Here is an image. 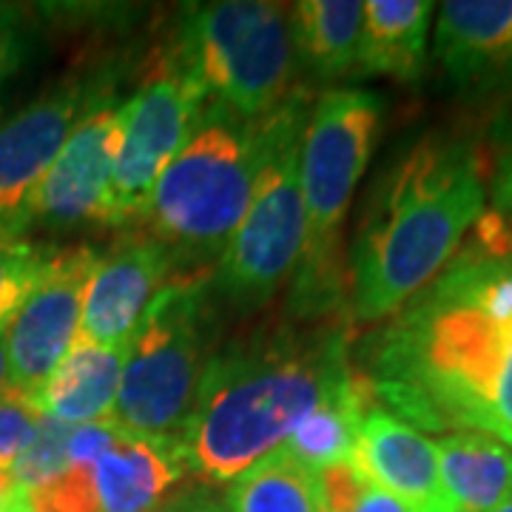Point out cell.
I'll return each instance as SVG.
<instances>
[{
    "instance_id": "1",
    "label": "cell",
    "mask_w": 512,
    "mask_h": 512,
    "mask_svg": "<svg viewBox=\"0 0 512 512\" xmlns=\"http://www.w3.org/2000/svg\"><path fill=\"white\" fill-rule=\"evenodd\" d=\"M373 399L427 433H484L512 450V225L498 214L365 348Z\"/></svg>"
},
{
    "instance_id": "28",
    "label": "cell",
    "mask_w": 512,
    "mask_h": 512,
    "mask_svg": "<svg viewBox=\"0 0 512 512\" xmlns=\"http://www.w3.org/2000/svg\"><path fill=\"white\" fill-rule=\"evenodd\" d=\"M32 46V26L23 6L0 3V89L18 74Z\"/></svg>"
},
{
    "instance_id": "2",
    "label": "cell",
    "mask_w": 512,
    "mask_h": 512,
    "mask_svg": "<svg viewBox=\"0 0 512 512\" xmlns=\"http://www.w3.org/2000/svg\"><path fill=\"white\" fill-rule=\"evenodd\" d=\"M350 379L342 319L259 330L211 353L194 413L177 436L188 473L231 484Z\"/></svg>"
},
{
    "instance_id": "16",
    "label": "cell",
    "mask_w": 512,
    "mask_h": 512,
    "mask_svg": "<svg viewBox=\"0 0 512 512\" xmlns=\"http://www.w3.org/2000/svg\"><path fill=\"white\" fill-rule=\"evenodd\" d=\"M433 52L456 83H478L512 66V0H447Z\"/></svg>"
},
{
    "instance_id": "19",
    "label": "cell",
    "mask_w": 512,
    "mask_h": 512,
    "mask_svg": "<svg viewBox=\"0 0 512 512\" xmlns=\"http://www.w3.org/2000/svg\"><path fill=\"white\" fill-rule=\"evenodd\" d=\"M436 3L430 0H370L362 18L359 74L416 80L427 63V35Z\"/></svg>"
},
{
    "instance_id": "29",
    "label": "cell",
    "mask_w": 512,
    "mask_h": 512,
    "mask_svg": "<svg viewBox=\"0 0 512 512\" xmlns=\"http://www.w3.org/2000/svg\"><path fill=\"white\" fill-rule=\"evenodd\" d=\"M490 197H493L495 214L512 225V151H507L493 171L490 183Z\"/></svg>"
},
{
    "instance_id": "24",
    "label": "cell",
    "mask_w": 512,
    "mask_h": 512,
    "mask_svg": "<svg viewBox=\"0 0 512 512\" xmlns=\"http://www.w3.org/2000/svg\"><path fill=\"white\" fill-rule=\"evenodd\" d=\"M74 424H60L52 419H40L32 441L9 467L23 493H32L69 470V439Z\"/></svg>"
},
{
    "instance_id": "31",
    "label": "cell",
    "mask_w": 512,
    "mask_h": 512,
    "mask_svg": "<svg viewBox=\"0 0 512 512\" xmlns=\"http://www.w3.org/2000/svg\"><path fill=\"white\" fill-rule=\"evenodd\" d=\"M9 325V322H6ZM6 325H0V399L9 396V359H6Z\"/></svg>"
},
{
    "instance_id": "5",
    "label": "cell",
    "mask_w": 512,
    "mask_h": 512,
    "mask_svg": "<svg viewBox=\"0 0 512 512\" xmlns=\"http://www.w3.org/2000/svg\"><path fill=\"white\" fill-rule=\"evenodd\" d=\"M379 128L382 97L365 89H330L311 106L299 157L305 245L288 302L302 322L330 319L348 305L342 225L373 157Z\"/></svg>"
},
{
    "instance_id": "9",
    "label": "cell",
    "mask_w": 512,
    "mask_h": 512,
    "mask_svg": "<svg viewBox=\"0 0 512 512\" xmlns=\"http://www.w3.org/2000/svg\"><path fill=\"white\" fill-rule=\"evenodd\" d=\"M208 97L177 52L123 100V134L111 180V225H140L151 191L200 123Z\"/></svg>"
},
{
    "instance_id": "34",
    "label": "cell",
    "mask_w": 512,
    "mask_h": 512,
    "mask_svg": "<svg viewBox=\"0 0 512 512\" xmlns=\"http://www.w3.org/2000/svg\"><path fill=\"white\" fill-rule=\"evenodd\" d=\"M439 512H464V510H456V507H444V510H439Z\"/></svg>"
},
{
    "instance_id": "33",
    "label": "cell",
    "mask_w": 512,
    "mask_h": 512,
    "mask_svg": "<svg viewBox=\"0 0 512 512\" xmlns=\"http://www.w3.org/2000/svg\"><path fill=\"white\" fill-rule=\"evenodd\" d=\"M498 512H512V501H510V504H504V507H501Z\"/></svg>"
},
{
    "instance_id": "3",
    "label": "cell",
    "mask_w": 512,
    "mask_h": 512,
    "mask_svg": "<svg viewBox=\"0 0 512 512\" xmlns=\"http://www.w3.org/2000/svg\"><path fill=\"white\" fill-rule=\"evenodd\" d=\"M487 185L476 148L427 137L373 188L348 251V308L384 322L433 282L484 217Z\"/></svg>"
},
{
    "instance_id": "22",
    "label": "cell",
    "mask_w": 512,
    "mask_h": 512,
    "mask_svg": "<svg viewBox=\"0 0 512 512\" xmlns=\"http://www.w3.org/2000/svg\"><path fill=\"white\" fill-rule=\"evenodd\" d=\"M225 512H322L316 473L279 447L228 484Z\"/></svg>"
},
{
    "instance_id": "17",
    "label": "cell",
    "mask_w": 512,
    "mask_h": 512,
    "mask_svg": "<svg viewBox=\"0 0 512 512\" xmlns=\"http://www.w3.org/2000/svg\"><path fill=\"white\" fill-rule=\"evenodd\" d=\"M126 348H103L77 339L35 396L40 416L74 427L111 421Z\"/></svg>"
},
{
    "instance_id": "18",
    "label": "cell",
    "mask_w": 512,
    "mask_h": 512,
    "mask_svg": "<svg viewBox=\"0 0 512 512\" xmlns=\"http://www.w3.org/2000/svg\"><path fill=\"white\" fill-rule=\"evenodd\" d=\"M436 444L439 478L450 507L498 512L512 501V450L484 433H447Z\"/></svg>"
},
{
    "instance_id": "20",
    "label": "cell",
    "mask_w": 512,
    "mask_h": 512,
    "mask_svg": "<svg viewBox=\"0 0 512 512\" xmlns=\"http://www.w3.org/2000/svg\"><path fill=\"white\" fill-rule=\"evenodd\" d=\"M296 57L319 77L359 74V43L365 3L359 0H302L288 6Z\"/></svg>"
},
{
    "instance_id": "14",
    "label": "cell",
    "mask_w": 512,
    "mask_h": 512,
    "mask_svg": "<svg viewBox=\"0 0 512 512\" xmlns=\"http://www.w3.org/2000/svg\"><path fill=\"white\" fill-rule=\"evenodd\" d=\"M350 461L410 512L450 507L441 490L436 444L379 404L367 407L362 416Z\"/></svg>"
},
{
    "instance_id": "26",
    "label": "cell",
    "mask_w": 512,
    "mask_h": 512,
    "mask_svg": "<svg viewBox=\"0 0 512 512\" xmlns=\"http://www.w3.org/2000/svg\"><path fill=\"white\" fill-rule=\"evenodd\" d=\"M26 498L29 512H100L94 467H69Z\"/></svg>"
},
{
    "instance_id": "7",
    "label": "cell",
    "mask_w": 512,
    "mask_h": 512,
    "mask_svg": "<svg viewBox=\"0 0 512 512\" xmlns=\"http://www.w3.org/2000/svg\"><path fill=\"white\" fill-rule=\"evenodd\" d=\"M177 57L211 103L239 120H262L293 94L291 12L265 0L194 6Z\"/></svg>"
},
{
    "instance_id": "32",
    "label": "cell",
    "mask_w": 512,
    "mask_h": 512,
    "mask_svg": "<svg viewBox=\"0 0 512 512\" xmlns=\"http://www.w3.org/2000/svg\"><path fill=\"white\" fill-rule=\"evenodd\" d=\"M154 512H205V510H200V507H194V504L183 501V504H174V507H157Z\"/></svg>"
},
{
    "instance_id": "13",
    "label": "cell",
    "mask_w": 512,
    "mask_h": 512,
    "mask_svg": "<svg viewBox=\"0 0 512 512\" xmlns=\"http://www.w3.org/2000/svg\"><path fill=\"white\" fill-rule=\"evenodd\" d=\"M171 279L174 268L165 248L140 228L117 239L109 251H97L83 291L80 339L103 348H126Z\"/></svg>"
},
{
    "instance_id": "27",
    "label": "cell",
    "mask_w": 512,
    "mask_h": 512,
    "mask_svg": "<svg viewBox=\"0 0 512 512\" xmlns=\"http://www.w3.org/2000/svg\"><path fill=\"white\" fill-rule=\"evenodd\" d=\"M40 419L43 416H40L35 402L15 396V393L0 399V467L15 464V458L23 453V447L35 436Z\"/></svg>"
},
{
    "instance_id": "8",
    "label": "cell",
    "mask_w": 512,
    "mask_h": 512,
    "mask_svg": "<svg viewBox=\"0 0 512 512\" xmlns=\"http://www.w3.org/2000/svg\"><path fill=\"white\" fill-rule=\"evenodd\" d=\"M208 279H171L137 325L123 359L111 421L143 436H180L208 353Z\"/></svg>"
},
{
    "instance_id": "12",
    "label": "cell",
    "mask_w": 512,
    "mask_h": 512,
    "mask_svg": "<svg viewBox=\"0 0 512 512\" xmlns=\"http://www.w3.org/2000/svg\"><path fill=\"white\" fill-rule=\"evenodd\" d=\"M97 92L80 77H66L0 120V239H26L37 191Z\"/></svg>"
},
{
    "instance_id": "15",
    "label": "cell",
    "mask_w": 512,
    "mask_h": 512,
    "mask_svg": "<svg viewBox=\"0 0 512 512\" xmlns=\"http://www.w3.org/2000/svg\"><path fill=\"white\" fill-rule=\"evenodd\" d=\"M188 473L177 436L123 430L94 464L100 512H154Z\"/></svg>"
},
{
    "instance_id": "6",
    "label": "cell",
    "mask_w": 512,
    "mask_h": 512,
    "mask_svg": "<svg viewBox=\"0 0 512 512\" xmlns=\"http://www.w3.org/2000/svg\"><path fill=\"white\" fill-rule=\"evenodd\" d=\"M308 114V92L293 89L288 100L259 120L262 163L251 202L208 279V291L220 293L225 302L242 311L274 299V293L293 276L302 254L305 205L299 157Z\"/></svg>"
},
{
    "instance_id": "10",
    "label": "cell",
    "mask_w": 512,
    "mask_h": 512,
    "mask_svg": "<svg viewBox=\"0 0 512 512\" xmlns=\"http://www.w3.org/2000/svg\"><path fill=\"white\" fill-rule=\"evenodd\" d=\"M97 251L89 245L46 248L35 282L6 325L9 393L35 402L40 387L80 339L83 291Z\"/></svg>"
},
{
    "instance_id": "30",
    "label": "cell",
    "mask_w": 512,
    "mask_h": 512,
    "mask_svg": "<svg viewBox=\"0 0 512 512\" xmlns=\"http://www.w3.org/2000/svg\"><path fill=\"white\" fill-rule=\"evenodd\" d=\"M23 490L18 487V481L12 476L9 467H0V512H9L20 498H23Z\"/></svg>"
},
{
    "instance_id": "21",
    "label": "cell",
    "mask_w": 512,
    "mask_h": 512,
    "mask_svg": "<svg viewBox=\"0 0 512 512\" xmlns=\"http://www.w3.org/2000/svg\"><path fill=\"white\" fill-rule=\"evenodd\" d=\"M373 404L376 399L367 379L362 373H353L350 384L333 393L325 404H319L282 447L313 473L333 464H345L353 458L362 416Z\"/></svg>"
},
{
    "instance_id": "4",
    "label": "cell",
    "mask_w": 512,
    "mask_h": 512,
    "mask_svg": "<svg viewBox=\"0 0 512 512\" xmlns=\"http://www.w3.org/2000/svg\"><path fill=\"white\" fill-rule=\"evenodd\" d=\"M259 163V120H239L208 100L194 134L160 174L137 225L163 245L174 279H211L245 217Z\"/></svg>"
},
{
    "instance_id": "11",
    "label": "cell",
    "mask_w": 512,
    "mask_h": 512,
    "mask_svg": "<svg viewBox=\"0 0 512 512\" xmlns=\"http://www.w3.org/2000/svg\"><path fill=\"white\" fill-rule=\"evenodd\" d=\"M120 134L123 103L111 92H97L37 191L32 225L55 231L111 225V180Z\"/></svg>"
},
{
    "instance_id": "23",
    "label": "cell",
    "mask_w": 512,
    "mask_h": 512,
    "mask_svg": "<svg viewBox=\"0 0 512 512\" xmlns=\"http://www.w3.org/2000/svg\"><path fill=\"white\" fill-rule=\"evenodd\" d=\"M316 493L322 512H410L399 498L376 487L353 461L319 470Z\"/></svg>"
},
{
    "instance_id": "25",
    "label": "cell",
    "mask_w": 512,
    "mask_h": 512,
    "mask_svg": "<svg viewBox=\"0 0 512 512\" xmlns=\"http://www.w3.org/2000/svg\"><path fill=\"white\" fill-rule=\"evenodd\" d=\"M46 248L29 239H0V325L12 319L35 282Z\"/></svg>"
}]
</instances>
